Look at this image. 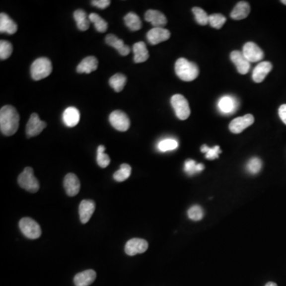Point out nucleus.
<instances>
[{"label":"nucleus","mask_w":286,"mask_h":286,"mask_svg":"<svg viewBox=\"0 0 286 286\" xmlns=\"http://www.w3.org/2000/svg\"><path fill=\"white\" fill-rule=\"evenodd\" d=\"M278 114H279V116H280V119H282V121L286 125V104H282V105L279 107Z\"/></svg>","instance_id":"obj_41"},{"label":"nucleus","mask_w":286,"mask_h":286,"mask_svg":"<svg viewBox=\"0 0 286 286\" xmlns=\"http://www.w3.org/2000/svg\"><path fill=\"white\" fill-rule=\"evenodd\" d=\"M230 60L236 66L238 72L242 75L247 73L250 71V63L246 59L242 52L233 51L230 54Z\"/></svg>","instance_id":"obj_14"},{"label":"nucleus","mask_w":286,"mask_h":286,"mask_svg":"<svg viewBox=\"0 0 286 286\" xmlns=\"http://www.w3.org/2000/svg\"><path fill=\"white\" fill-rule=\"evenodd\" d=\"M98 62L97 58L93 56H90L83 59L76 68V72L78 73H91L92 72L97 70Z\"/></svg>","instance_id":"obj_19"},{"label":"nucleus","mask_w":286,"mask_h":286,"mask_svg":"<svg viewBox=\"0 0 286 286\" xmlns=\"http://www.w3.org/2000/svg\"><path fill=\"white\" fill-rule=\"evenodd\" d=\"M53 70L51 62L47 58L36 59L30 66V75L34 80H41L49 76Z\"/></svg>","instance_id":"obj_3"},{"label":"nucleus","mask_w":286,"mask_h":286,"mask_svg":"<svg viewBox=\"0 0 286 286\" xmlns=\"http://www.w3.org/2000/svg\"><path fill=\"white\" fill-rule=\"evenodd\" d=\"M226 21L225 16L221 14H211L209 16V24L214 29H221Z\"/></svg>","instance_id":"obj_36"},{"label":"nucleus","mask_w":286,"mask_h":286,"mask_svg":"<svg viewBox=\"0 0 286 286\" xmlns=\"http://www.w3.org/2000/svg\"><path fill=\"white\" fill-rule=\"evenodd\" d=\"M106 43L111 47L115 48L122 56H127L131 52L129 46L124 44L123 40L119 39L115 34H108L105 38Z\"/></svg>","instance_id":"obj_18"},{"label":"nucleus","mask_w":286,"mask_h":286,"mask_svg":"<svg viewBox=\"0 0 286 286\" xmlns=\"http://www.w3.org/2000/svg\"><path fill=\"white\" fill-rule=\"evenodd\" d=\"M95 209V204L91 200H83L79 204V218L82 223H87L92 216Z\"/></svg>","instance_id":"obj_15"},{"label":"nucleus","mask_w":286,"mask_h":286,"mask_svg":"<svg viewBox=\"0 0 286 286\" xmlns=\"http://www.w3.org/2000/svg\"><path fill=\"white\" fill-rule=\"evenodd\" d=\"M281 2H282V3L285 4V5H286V0H282Z\"/></svg>","instance_id":"obj_43"},{"label":"nucleus","mask_w":286,"mask_h":286,"mask_svg":"<svg viewBox=\"0 0 286 286\" xmlns=\"http://www.w3.org/2000/svg\"><path fill=\"white\" fill-rule=\"evenodd\" d=\"M18 182L21 188L30 193H35L39 190V182L34 176L31 167L25 168L23 172L18 176Z\"/></svg>","instance_id":"obj_4"},{"label":"nucleus","mask_w":286,"mask_h":286,"mask_svg":"<svg viewBox=\"0 0 286 286\" xmlns=\"http://www.w3.org/2000/svg\"><path fill=\"white\" fill-rule=\"evenodd\" d=\"M19 228L27 238L36 239L42 235V229L38 222L29 217L22 218L19 221Z\"/></svg>","instance_id":"obj_6"},{"label":"nucleus","mask_w":286,"mask_h":286,"mask_svg":"<svg viewBox=\"0 0 286 286\" xmlns=\"http://www.w3.org/2000/svg\"><path fill=\"white\" fill-rule=\"evenodd\" d=\"M242 54L250 63L259 62L264 58V53L261 48L252 42L245 44L242 49Z\"/></svg>","instance_id":"obj_9"},{"label":"nucleus","mask_w":286,"mask_h":286,"mask_svg":"<svg viewBox=\"0 0 286 286\" xmlns=\"http://www.w3.org/2000/svg\"><path fill=\"white\" fill-rule=\"evenodd\" d=\"M148 242L143 238H135L130 239L125 246V252L127 255L134 256L138 254H143L148 249Z\"/></svg>","instance_id":"obj_11"},{"label":"nucleus","mask_w":286,"mask_h":286,"mask_svg":"<svg viewBox=\"0 0 286 286\" xmlns=\"http://www.w3.org/2000/svg\"><path fill=\"white\" fill-rule=\"evenodd\" d=\"M19 115L13 106L6 105L0 110V130L6 136H11L19 127Z\"/></svg>","instance_id":"obj_1"},{"label":"nucleus","mask_w":286,"mask_h":286,"mask_svg":"<svg viewBox=\"0 0 286 286\" xmlns=\"http://www.w3.org/2000/svg\"><path fill=\"white\" fill-rule=\"evenodd\" d=\"M109 121L115 130L122 132L127 131L131 126V121L127 114L119 110L111 112L109 116Z\"/></svg>","instance_id":"obj_7"},{"label":"nucleus","mask_w":286,"mask_h":286,"mask_svg":"<svg viewBox=\"0 0 286 286\" xmlns=\"http://www.w3.org/2000/svg\"><path fill=\"white\" fill-rule=\"evenodd\" d=\"M188 216L192 220H201V218L204 217V211L201 206L194 205V206L191 207L188 211Z\"/></svg>","instance_id":"obj_39"},{"label":"nucleus","mask_w":286,"mask_h":286,"mask_svg":"<svg viewBox=\"0 0 286 286\" xmlns=\"http://www.w3.org/2000/svg\"><path fill=\"white\" fill-rule=\"evenodd\" d=\"M205 169V165L203 164H197L193 160H187L185 164V171L189 175H193L195 173H200Z\"/></svg>","instance_id":"obj_32"},{"label":"nucleus","mask_w":286,"mask_h":286,"mask_svg":"<svg viewBox=\"0 0 286 286\" xmlns=\"http://www.w3.org/2000/svg\"><path fill=\"white\" fill-rule=\"evenodd\" d=\"M171 34L169 30L164 28H153L147 33V40L151 45H157L165 42L170 38Z\"/></svg>","instance_id":"obj_12"},{"label":"nucleus","mask_w":286,"mask_h":286,"mask_svg":"<svg viewBox=\"0 0 286 286\" xmlns=\"http://www.w3.org/2000/svg\"><path fill=\"white\" fill-rule=\"evenodd\" d=\"M262 166V162L260 159L258 158V157H253L247 163L246 169L248 170L249 173L257 174L260 172Z\"/></svg>","instance_id":"obj_38"},{"label":"nucleus","mask_w":286,"mask_h":286,"mask_svg":"<svg viewBox=\"0 0 286 286\" xmlns=\"http://www.w3.org/2000/svg\"><path fill=\"white\" fill-rule=\"evenodd\" d=\"M88 18H89L90 22L94 24L95 30H97L98 32L104 33V32L107 31V26H108L107 22L103 18H101L99 14H95V13H91L88 16Z\"/></svg>","instance_id":"obj_30"},{"label":"nucleus","mask_w":286,"mask_h":286,"mask_svg":"<svg viewBox=\"0 0 286 286\" xmlns=\"http://www.w3.org/2000/svg\"><path fill=\"white\" fill-rule=\"evenodd\" d=\"M265 286H278V285L276 283H274V282H268Z\"/></svg>","instance_id":"obj_42"},{"label":"nucleus","mask_w":286,"mask_h":286,"mask_svg":"<svg viewBox=\"0 0 286 286\" xmlns=\"http://www.w3.org/2000/svg\"><path fill=\"white\" fill-rule=\"evenodd\" d=\"M127 83V77L125 75L122 73H116L113 76H111L109 79V83L111 87L116 92H120L123 91Z\"/></svg>","instance_id":"obj_28"},{"label":"nucleus","mask_w":286,"mask_h":286,"mask_svg":"<svg viewBox=\"0 0 286 286\" xmlns=\"http://www.w3.org/2000/svg\"><path fill=\"white\" fill-rule=\"evenodd\" d=\"M18 30L17 24L10 18V16L6 13H1L0 14V32L1 33H6V34H15Z\"/></svg>","instance_id":"obj_22"},{"label":"nucleus","mask_w":286,"mask_h":286,"mask_svg":"<svg viewBox=\"0 0 286 286\" xmlns=\"http://www.w3.org/2000/svg\"><path fill=\"white\" fill-rule=\"evenodd\" d=\"M254 122V117L251 114L235 118L229 124V129L233 134H240L246 128L252 125Z\"/></svg>","instance_id":"obj_10"},{"label":"nucleus","mask_w":286,"mask_h":286,"mask_svg":"<svg viewBox=\"0 0 286 286\" xmlns=\"http://www.w3.org/2000/svg\"><path fill=\"white\" fill-rule=\"evenodd\" d=\"M177 147H178V143L174 139H164L157 145V148L161 152L173 150V149H177Z\"/></svg>","instance_id":"obj_34"},{"label":"nucleus","mask_w":286,"mask_h":286,"mask_svg":"<svg viewBox=\"0 0 286 286\" xmlns=\"http://www.w3.org/2000/svg\"><path fill=\"white\" fill-rule=\"evenodd\" d=\"M134 61L135 63H143L146 62L149 58V52L147 50L145 44L143 42H139L133 46Z\"/></svg>","instance_id":"obj_23"},{"label":"nucleus","mask_w":286,"mask_h":286,"mask_svg":"<svg viewBox=\"0 0 286 286\" xmlns=\"http://www.w3.org/2000/svg\"><path fill=\"white\" fill-rule=\"evenodd\" d=\"M218 107L222 113L230 115L235 112L234 111L236 110L238 105H237L236 100L234 98L226 95L219 99Z\"/></svg>","instance_id":"obj_24"},{"label":"nucleus","mask_w":286,"mask_h":286,"mask_svg":"<svg viewBox=\"0 0 286 286\" xmlns=\"http://www.w3.org/2000/svg\"><path fill=\"white\" fill-rule=\"evenodd\" d=\"M250 12V4L245 1H241L236 4L232 11L230 13V17L234 20H242L247 18Z\"/></svg>","instance_id":"obj_25"},{"label":"nucleus","mask_w":286,"mask_h":286,"mask_svg":"<svg viewBox=\"0 0 286 286\" xmlns=\"http://www.w3.org/2000/svg\"><path fill=\"white\" fill-rule=\"evenodd\" d=\"M80 119V114L77 108L70 107L63 113V121L67 127H74L77 125Z\"/></svg>","instance_id":"obj_21"},{"label":"nucleus","mask_w":286,"mask_h":286,"mask_svg":"<svg viewBox=\"0 0 286 286\" xmlns=\"http://www.w3.org/2000/svg\"><path fill=\"white\" fill-rule=\"evenodd\" d=\"M193 12L198 24L201 26H205L209 23V16L207 14L205 10H203L202 8L197 7V6L193 7Z\"/></svg>","instance_id":"obj_33"},{"label":"nucleus","mask_w":286,"mask_h":286,"mask_svg":"<svg viewBox=\"0 0 286 286\" xmlns=\"http://www.w3.org/2000/svg\"><path fill=\"white\" fill-rule=\"evenodd\" d=\"M131 174V165L124 163V164H122L120 165V169L114 173L113 177L115 181H118V182H123V181H126L127 179L129 178Z\"/></svg>","instance_id":"obj_29"},{"label":"nucleus","mask_w":286,"mask_h":286,"mask_svg":"<svg viewBox=\"0 0 286 286\" xmlns=\"http://www.w3.org/2000/svg\"><path fill=\"white\" fill-rule=\"evenodd\" d=\"M13 52V46L10 42L2 40L0 42V59L6 60L10 58Z\"/></svg>","instance_id":"obj_35"},{"label":"nucleus","mask_w":286,"mask_h":286,"mask_svg":"<svg viewBox=\"0 0 286 286\" xmlns=\"http://www.w3.org/2000/svg\"><path fill=\"white\" fill-rule=\"evenodd\" d=\"M105 146L99 145L97 149V164L101 168H106L109 165L111 159L107 153H105Z\"/></svg>","instance_id":"obj_31"},{"label":"nucleus","mask_w":286,"mask_h":286,"mask_svg":"<svg viewBox=\"0 0 286 286\" xmlns=\"http://www.w3.org/2000/svg\"><path fill=\"white\" fill-rule=\"evenodd\" d=\"M273 70L272 64L269 62H262L254 68L252 78L255 83H261L264 80L266 75Z\"/></svg>","instance_id":"obj_17"},{"label":"nucleus","mask_w":286,"mask_h":286,"mask_svg":"<svg viewBox=\"0 0 286 286\" xmlns=\"http://www.w3.org/2000/svg\"><path fill=\"white\" fill-rule=\"evenodd\" d=\"M93 6L99 8V9H105L110 6L111 1L110 0H94L91 2Z\"/></svg>","instance_id":"obj_40"},{"label":"nucleus","mask_w":286,"mask_h":286,"mask_svg":"<svg viewBox=\"0 0 286 286\" xmlns=\"http://www.w3.org/2000/svg\"><path fill=\"white\" fill-rule=\"evenodd\" d=\"M175 72L177 76L184 81H193L198 76L199 68L197 64L185 58H179L175 63Z\"/></svg>","instance_id":"obj_2"},{"label":"nucleus","mask_w":286,"mask_h":286,"mask_svg":"<svg viewBox=\"0 0 286 286\" xmlns=\"http://www.w3.org/2000/svg\"><path fill=\"white\" fill-rule=\"evenodd\" d=\"M126 26L129 28L131 31H137L142 28V21L138 14L134 12H130L124 17Z\"/></svg>","instance_id":"obj_27"},{"label":"nucleus","mask_w":286,"mask_h":286,"mask_svg":"<svg viewBox=\"0 0 286 286\" xmlns=\"http://www.w3.org/2000/svg\"><path fill=\"white\" fill-rule=\"evenodd\" d=\"M64 188L68 196H76L80 189V182L76 175L74 173H68L64 179Z\"/></svg>","instance_id":"obj_13"},{"label":"nucleus","mask_w":286,"mask_h":286,"mask_svg":"<svg viewBox=\"0 0 286 286\" xmlns=\"http://www.w3.org/2000/svg\"><path fill=\"white\" fill-rule=\"evenodd\" d=\"M96 278V273L92 270H87L79 273L74 278L75 286H89Z\"/></svg>","instance_id":"obj_20"},{"label":"nucleus","mask_w":286,"mask_h":286,"mask_svg":"<svg viewBox=\"0 0 286 286\" xmlns=\"http://www.w3.org/2000/svg\"><path fill=\"white\" fill-rule=\"evenodd\" d=\"M74 19L76 22L78 29L81 31H86L90 26V20L87 13L84 10L79 9L75 10L73 14Z\"/></svg>","instance_id":"obj_26"},{"label":"nucleus","mask_w":286,"mask_h":286,"mask_svg":"<svg viewBox=\"0 0 286 286\" xmlns=\"http://www.w3.org/2000/svg\"><path fill=\"white\" fill-rule=\"evenodd\" d=\"M201 152L206 153V158L209 160H214L218 158V154L222 152L218 145L210 148L208 145H204L201 147Z\"/></svg>","instance_id":"obj_37"},{"label":"nucleus","mask_w":286,"mask_h":286,"mask_svg":"<svg viewBox=\"0 0 286 286\" xmlns=\"http://www.w3.org/2000/svg\"><path fill=\"white\" fill-rule=\"evenodd\" d=\"M171 105L173 107L177 117L181 120H185L190 116L191 110L189 102L185 96L176 94L171 98Z\"/></svg>","instance_id":"obj_5"},{"label":"nucleus","mask_w":286,"mask_h":286,"mask_svg":"<svg viewBox=\"0 0 286 286\" xmlns=\"http://www.w3.org/2000/svg\"><path fill=\"white\" fill-rule=\"evenodd\" d=\"M145 20L150 22L153 28H163L167 24V18L161 11L149 10L145 12Z\"/></svg>","instance_id":"obj_16"},{"label":"nucleus","mask_w":286,"mask_h":286,"mask_svg":"<svg viewBox=\"0 0 286 286\" xmlns=\"http://www.w3.org/2000/svg\"><path fill=\"white\" fill-rule=\"evenodd\" d=\"M47 127L46 122L42 121L39 119L38 114L33 113L30 115V119L26 125V132L28 138L34 137L42 133Z\"/></svg>","instance_id":"obj_8"}]
</instances>
